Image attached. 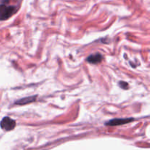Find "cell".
Here are the masks:
<instances>
[{
    "instance_id": "6da1fadb",
    "label": "cell",
    "mask_w": 150,
    "mask_h": 150,
    "mask_svg": "<svg viewBox=\"0 0 150 150\" xmlns=\"http://www.w3.org/2000/svg\"><path fill=\"white\" fill-rule=\"evenodd\" d=\"M17 11L16 5L10 4V0H2L0 4V21L7 20Z\"/></svg>"
},
{
    "instance_id": "7a4b0ae2",
    "label": "cell",
    "mask_w": 150,
    "mask_h": 150,
    "mask_svg": "<svg viewBox=\"0 0 150 150\" xmlns=\"http://www.w3.org/2000/svg\"><path fill=\"white\" fill-rule=\"evenodd\" d=\"M16 125V122L15 120L13 119L10 118L8 117H6L1 120V122H0V126L2 129L7 130V131H10V130H13Z\"/></svg>"
},
{
    "instance_id": "3957f363",
    "label": "cell",
    "mask_w": 150,
    "mask_h": 150,
    "mask_svg": "<svg viewBox=\"0 0 150 150\" xmlns=\"http://www.w3.org/2000/svg\"><path fill=\"white\" fill-rule=\"evenodd\" d=\"M133 118H129V119H114V120H111V121L108 122L106 123V125H110V126H117V125H124L126 123H129L130 122L133 121Z\"/></svg>"
},
{
    "instance_id": "277c9868",
    "label": "cell",
    "mask_w": 150,
    "mask_h": 150,
    "mask_svg": "<svg viewBox=\"0 0 150 150\" xmlns=\"http://www.w3.org/2000/svg\"><path fill=\"white\" fill-rule=\"evenodd\" d=\"M103 59V56L101 55L99 53H97V54H92V55L89 56L87 57V62H88L91 63V64H98V63L100 62Z\"/></svg>"
},
{
    "instance_id": "5b68a950",
    "label": "cell",
    "mask_w": 150,
    "mask_h": 150,
    "mask_svg": "<svg viewBox=\"0 0 150 150\" xmlns=\"http://www.w3.org/2000/svg\"><path fill=\"white\" fill-rule=\"evenodd\" d=\"M35 100H36V96L27 97V98H22V99H20L18 100H17L16 102V104H17V105H26V104L34 102Z\"/></svg>"
},
{
    "instance_id": "8992f818",
    "label": "cell",
    "mask_w": 150,
    "mask_h": 150,
    "mask_svg": "<svg viewBox=\"0 0 150 150\" xmlns=\"http://www.w3.org/2000/svg\"><path fill=\"white\" fill-rule=\"evenodd\" d=\"M119 84H120V86H121L122 89H127V88H128L127 87V86H128V83H126V82L121 81V82H120V83H119Z\"/></svg>"
}]
</instances>
